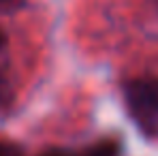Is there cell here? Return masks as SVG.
<instances>
[{
    "instance_id": "6da1fadb",
    "label": "cell",
    "mask_w": 158,
    "mask_h": 156,
    "mask_svg": "<svg viewBox=\"0 0 158 156\" xmlns=\"http://www.w3.org/2000/svg\"><path fill=\"white\" fill-rule=\"evenodd\" d=\"M122 94L137 129L150 139H158V79L135 77L124 83Z\"/></svg>"
},
{
    "instance_id": "7a4b0ae2",
    "label": "cell",
    "mask_w": 158,
    "mask_h": 156,
    "mask_svg": "<svg viewBox=\"0 0 158 156\" xmlns=\"http://www.w3.org/2000/svg\"><path fill=\"white\" fill-rule=\"evenodd\" d=\"M45 156H77V154H66V152H52V154H45ZM83 156H118V145L115 143H101L96 150L88 152Z\"/></svg>"
},
{
    "instance_id": "3957f363",
    "label": "cell",
    "mask_w": 158,
    "mask_h": 156,
    "mask_svg": "<svg viewBox=\"0 0 158 156\" xmlns=\"http://www.w3.org/2000/svg\"><path fill=\"white\" fill-rule=\"evenodd\" d=\"M0 156H24V154H22V150H19L17 145H13V143H2V141H0Z\"/></svg>"
},
{
    "instance_id": "277c9868",
    "label": "cell",
    "mask_w": 158,
    "mask_h": 156,
    "mask_svg": "<svg viewBox=\"0 0 158 156\" xmlns=\"http://www.w3.org/2000/svg\"><path fill=\"white\" fill-rule=\"evenodd\" d=\"M13 2H17V0H0V9H4V6H9Z\"/></svg>"
},
{
    "instance_id": "5b68a950",
    "label": "cell",
    "mask_w": 158,
    "mask_h": 156,
    "mask_svg": "<svg viewBox=\"0 0 158 156\" xmlns=\"http://www.w3.org/2000/svg\"><path fill=\"white\" fill-rule=\"evenodd\" d=\"M2 43H4V34H2V30H0V47H2Z\"/></svg>"
}]
</instances>
